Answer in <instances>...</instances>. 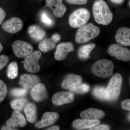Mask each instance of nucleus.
Masks as SVG:
<instances>
[{"instance_id":"nucleus-1","label":"nucleus","mask_w":130,"mask_h":130,"mask_svg":"<svg viewBox=\"0 0 130 130\" xmlns=\"http://www.w3.org/2000/svg\"><path fill=\"white\" fill-rule=\"evenodd\" d=\"M93 13L96 22L107 25L112 20L113 15L108 5L104 0H96L93 4Z\"/></svg>"},{"instance_id":"nucleus-2","label":"nucleus","mask_w":130,"mask_h":130,"mask_svg":"<svg viewBox=\"0 0 130 130\" xmlns=\"http://www.w3.org/2000/svg\"><path fill=\"white\" fill-rule=\"evenodd\" d=\"M100 28L93 23L86 24L79 28L75 36L76 43H85L94 39L100 35Z\"/></svg>"},{"instance_id":"nucleus-3","label":"nucleus","mask_w":130,"mask_h":130,"mask_svg":"<svg viewBox=\"0 0 130 130\" xmlns=\"http://www.w3.org/2000/svg\"><path fill=\"white\" fill-rule=\"evenodd\" d=\"M114 66L111 60L102 59L98 61L91 67L93 74L98 77L107 78L112 75Z\"/></svg>"},{"instance_id":"nucleus-4","label":"nucleus","mask_w":130,"mask_h":130,"mask_svg":"<svg viewBox=\"0 0 130 130\" xmlns=\"http://www.w3.org/2000/svg\"><path fill=\"white\" fill-rule=\"evenodd\" d=\"M123 83L122 76L116 73L112 77L106 89L107 101H114L118 98Z\"/></svg>"},{"instance_id":"nucleus-5","label":"nucleus","mask_w":130,"mask_h":130,"mask_svg":"<svg viewBox=\"0 0 130 130\" xmlns=\"http://www.w3.org/2000/svg\"><path fill=\"white\" fill-rule=\"evenodd\" d=\"M90 17V13L88 9L79 8L70 14L68 20L69 24L72 28H79L87 23Z\"/></svg>"},{"instance_id":"nucleus-6","label":"nucleus","mask_w":130,"mask_h":130,"mask_svg":"<svg viewBox=\"0 0 130 130\" xmlns=\"http://www.w3.org/2000/svg\"><path fill=\"white\" fill-rule=\"evenodd\" d=\"M42 56L41 51L37 50L25 57L24 66L26 71L31 73H36L40 70L38 61Z\"/></svg>"},{"instance_id":"nucleus-7","label":"nucleus","mask_w":130,"mask_h":130,"mask_svg":"<svg viewBox=\"0 0 130 130\" xmlns=\"http://www.w3.org/2000/svg\"><path fill=\"white\" fill-rule=\"evenodd\" d=\"M12 48L16 57L19 58H25L33 52L32 45L24 41L17 40L13 43Z\"/></svg>"},{"instance_id":"nucleus-8","label":"nucleus","mask_w":130,"mask_h":130,"mask_svg":"<svg viewBox=\"0 0 130 130\" xmlns=\"http://www.w3.org/2000/svg\"><path fill=\"white\" fill-rule=\"evenodd\" d=\"M108 53L110 56L115 57L117 60L125 62L130 60L129 50L119 44H114L110 45Z\"/></svg>"},{"instance_id":"nucleus-9","label":"nucleus","mask_w":130,"mask_h":130,"mask_svg":"<svg viewBox=\"0 0 130 130\" xmlns=\"http://www.w3.org/2000/svg\"><path fill=\"white\" fill-rule=\"evenodd\" d=\"M23 25V23L21 19L13 17L5 21L3 24L2 28L6 32L14 34L21 30Z\"/></svg>"},{"instance_id":"nucleus-10","label":"nucleus","mask_w":130,"mask_h":130,"mask_svg":"<svg viewBox=\"0 0 130 130\" xmlns=\"http://www.w3.org/2000/svg\"><path fill=\"white\" fill-rule=\"evenodd\" d=\"M74 99V95L72 92L61 91L55 94L52 98V102L56 106H61L72 102Z\"/></svg>"},{"instance_id":"nucleus-11","label":"nucleus","mask_w":130,"mask_h":130,"mask_svg":"<svg viewBox=\"0 0 130 130\" xmlns=\"http://www.w3.org/2000/svg\"><path fill=\"white\" fill-rule=\"evenodd\" d=\"M74 50V45L72 43H61L56 47L54 54L55 58L57 60H64L67 57L68 53L72 52Z\"/></svg>"},{"instance_id":"nucleus-12","label":"nucleus","mask_w":130,"mask_h":130,"mask_svg":"<svg viewBox=\"0 0 130 130\" xmlns=\"http://www.w3.org/2000/svg\"><path fill=\"white\" fill-rule=\"evenodd\" d=\"M63 0H46L47 6L53 11L54 16L57 18H62L66 11L67 8L62 3Z\"/></svg>"},{"instance_id":"nucleus-13","label":"nucleus","mask_w":130,"mask_h":130,"mask_svg":"<svg viewBox=\"0 0 130 130\" xmlns=\"http://www.w3.org/2000/svg\"><path fill=\"white\" fill-rule=\"evenodd\" d=\"M59 116V114L55 112H46L43 114L41 121L35 124L37 128H45L53 124L58 120Z\"/></svg>"},{"instance_id":"nucleus-14","label":"nucleus","mask_w":130,"mask_h":130,"mask_svg":"<svg viewBox=\"0 0 130 130\" xmlns=\"http://www.w3.org/2000/svg\"><path fill=\"white\" fill-rule=\"evenodd\" d=\"M115 39L118 44L122 46H130V29L125 27L119 28L115 36Z\"/></svg>"},{"instance_id":"nucleus-15","label":"nucleus","mask_w":130,"mask_h":130,"mask_svg":"<svg viewBox=\"0 0 130 130\" xmlns=\"http://www.w3.org/2000/svg\"><path fill=\"white\" fill-rule=\"evenodd\" d=\"M26 122L24 115L19 111H14L10 118L6 122L7 125L13 128H21L25 126Z\"/></svg>"},{"instance_id":"nucleus-16","label":"nucleus","mask_w":130,"mask_h":130,"mask_svg":"<svg viewBox=\"0 0 130 130\" xmlns=\"http://www.w3.org/2000/svg\"><path fill=\"white\" fill-rule=\"evenodd\" d=\"M31 95L32 99L37 102L46 100L48 97L46 87L43 84L38 83L31 89Z\"/></svg>"},{"instance_id":"nucleus-17","label":"nucleus","mask_w":130,"mask_h":130,"mask_svg":"<svg viewBox=\"0 0 130 130\" xmlns=\"http://www.w3.org/2000/svg\"><path fill=\"white\" fill-rule=\"evenodd\" d=\"M40 82V78L36 75L24 74L20 76L19 84L22 87L28 90L32 89Z\"/></svg>"},{"instance_id":"nucleus-18","label":"nucleus","mask_w":130,"mask_h":130,"mask_svg":"<svg viewBox=\"0 0 130 130\" xmlns=\"http://www.w3.org/2000/svg\"><path fill=\"white\" fill-rule=\"evenodd\" d=\"M100 121L99 120H89L82 119L74 120L73 126L77 130H84L95 127L99 125Z\"/></svg>"},{"instance_id":"nucleus-19","label":"nucleus","mask_w":130,"mask_h":130,"mask_svg":"<svg viewBox=\"0 0 130 130\" xmlns=\"http://www.w3.org/2000/svg\"><path fill=\"white\" fill-rule=\"evenodd\" d=\"M102 110L95 108H90L81 112L80 116L82 119L89 120H99L105 116Z\"/></svg>"},{"instance_id":"nucleus-20","label":"nucleus","mask_w":130,"mask_h":130,"mask_svg":"<svg viewBox=\"0 0 130 130\" xmlns=\"http://www.w3.org/2000/svg\"><path fill=\"white\" fill-rule=\"evenodd\" d=\"M28 33L31 38L36 41L43 40L46 36V32L39 26H31L28 28Z\"/></svg>"},{"instance_id":"nucleus-21","label":"nucleus","mask_w":130,"mask_h":130,"mask_svg":"<svg viewBox=\"0 0 130 130\" xmlns=\"http://www.w3.org/2000/svg\"><path fill=\"white\" fill-rule=\"evenodd\" d=\"M24 112L30 123H34L36 122L37 118V109L34 103H28L25 107Z\"/></svg>"},{"instance_id":"nucleus-22","label":"nucleus","mask_w":130,"mask_h":130,"mask_svg":"<svg viewBox=\"0 0 130 130\" xmlns=\"http://www.w3.org/2000/svg\"><path fill=\"white\" fill-rule=\"evenodd\" d=\"M82 78L81 76L74 74L68 75L61 84L63 88L67 89L71 88L73 86L81 83Z\"/></svg>"},{"instance_id":"nucleus-23","label":"nucleus","mask_w":130,"mask_h":130,"mask_svg":"<svg viewBox=\"0 0 130 130\" xmlns=\"http://www.w3.org/2000/svg\"><path fill=\"white\" fill-rule=\"evenodd\" d=\"M95 44L93 43H89L82 46L78 50V57L82 60L88 59L90 53L95 48Z\"/></svg>"},{"instance_id":"nucleus-24","label":"nucleus","mask_w":130,"mask_h":130,"mask_svg":"<svg viewBox=\"0 0 130 130\" xmlns=\"http://www.w3.org/2000/svg\"><path fill=\"white\" fill-rule=\"evenodd\" d=\"M56 45V43L51 38H46L40 43L39 45V48L42 52L46 53L54 48Z\"/></svg>"},{"instance_id":"nucleus-25","label":"nucleus","mask_w":130,"mask_h":130,"mask_svg":"<svg viewBox=\"0 0 130 130\" xmlns=\"http://www.w3.org/2000/svg\"><path fill=\"white\" fill-rule=\"evenodd\" d=\"M28 103V100L24 98H17L12 101L11 105L12 108L15 111H22L24 108L26 104Z\"/></svg>"},{"instance_id":"nucleus-26","label":"nucleus","mask_w":130,"mask_h":130,"mask_svg":"<svg viewBox=\"0 0 130 130\" xmlns=\"http://www.w3.org/2000/svg\"><path fill=\"white\" fill-rule=\"evenodd\" d=\"M93 95L98 99L107 101L106 89L103 86H96L93 90Z\"/></svg>"},{"instance_id":"nucleus-27","label":"nucleus","mask_w":130,"mask_h":130,"mask_svg":"<svg viewBox=\"0 0 130 130\" xmlns=\"http://www.w3.org/2000/svg\"><path fill=\"white\" fill-rule=\"evenodd\" d=\"M18 67L16 62H12L10 63L8 67L7 75L10 79L16 78L18 76Z\"/></svg>"},{"instance_id":"nucleus-28","label":"nucleus","mask_w":130,"mask_h":130,"mask_svg":"<svg viewBox=\"0 0 130 130\" xmlns=\"http://www.w3.org/2000/svg\"><path fill=\"white\" fill-rule=\"evenodd\" d=\"M90 87L88 85L85 84H79L69 89V91L73 93L82 94L88 92Z\"/></svg>"},{"instance_id":"nucleus-29","label":"nucleus","mask_w":130,"mask_h":130,"mask_svg":"<svg viewBox=\"0 0 130 130\" xmlns=\"http://www.w3.org/2000/svg\"><path fill=\"white\" fill-rule=\"evenodd\" d=\"M40 19L42 23L46 26H51L53 25V21L46 12H42L40 15Z\"/></svg>"},{"instance_id":"nucleus-30","label":"nucleus","mask_w":130,"mask_h":130,"mask_svg":"<svg viewBox=\"0 0 130 130\" xmlns=\"http://www.w3.org/2000/svg\"><path fill=\"white\" fill-rule=\"evenodd\" d=\"M7 85L3 81L0 80V102L5 100L7 94Z\"/></svg>"},{"instance_id":"nucleus-31","label":"nucleus","mask_w":130,"mask_h":130,"mask_svg":"<svg viewBox=\"0 0 130 130\" xmlns=\"http://www.w3.org/2000/svg\"><path fill=\"white\" fill-rule=\"evenodd\" d=\"M27 93V89L24 88H15L11 91V94L13 96L16 97H22L24 96Z\"/></svg>"},{"instance_id":"nucleus-32","label":"nucleus","mask_w":130,"mask_h":130,"mask_svg":"<svg viewBox=\"0 0 130 130\" xmlns=\"http://www.w3.org/2000/svg\"><path fill=\"white\" fill-rule=\"evenodd\" d=\"M9 61V58L6 55L0 56V70L6 66Z\"/></svg>"},{"instance_id":"nucleus-33","label":"nucleus","mask_w":130,"mask_h":130,"mask_svg":"<svg viewBox=\"0 0 130 130\" xmlns=\"http://www.w3.org/2000/svg\"><path fill=\"white\" fill-rule=\"evenodd\" d=\"M121 107L123 109L127 111H130V100L126 99L124 100L121 104Z\"/></svg>"},{"instance_id":"nucleus-34","label":"nucleus","mask_w":130,"mask_h":130,"mask_svg":"<svg viewBox=\"0 0 130 130\" xmlns=\"http://www.w3.org/2000/svg\"><path fill=\"white\" fill-rule=\"evenodd\" d=\"M69 3L78 5H85L87 3L88 0H66Z\"/></svg>"},{"instance_id":"nucleus-35","label":"nucleus","mask_w":130,"mask_h":130,"mask_svg":"<svg viewBox=\"0 0 130 130\" xmlns=\"http://www.w3.org/2000/svg\"><path fill=\"white\" fill-rule=\"evenodd\" d=\"M111 128L109 126L106 125H102L99 126H96L95 127L91 128L90 130H109Z\"/></svg>"},{"instance_id":"nucleus-36","label":"nucleus","mask_w":130,"mask_h":130,"mask_svg":"<svg viewBox=\"0 0 130 130\" xmlns=\"http://www.w3.org/2000/svg\"><path fill=\"white\" fill-rule=\"evenodd\" d=\"M50 38L54 42L56 43L60 41L61 37L60 35H59V34H57V33H55V34H54L53 35H52Z\"/></svg>"},{"instance_id":"nucleus-37","label":"nucleus","mask_w":130,"mask_h":130,"mask_svg":"<svg viewBox=\"0 0 130 130\" xmlns=\"http://www.w3.org/2000/svg\"><path fill=\"white\" fill-rule=\"evenodd\" d=\"M6 16V13L5 11L0 8V25L2 23Z\"/></svg>"},{"instance_id":"nucleus-38","label":"nucleus","mask_w":130,"mask_h":130,"mask_svg":"<svg viewBox=\"0 0 130 130\" xmlns=\"http://www.w3.org/2000/svg\"><path fill=\"white\" fill-rule=\"evenodd\" d=\"M112 2L117 5H120L122 4L124 0H110Z\"/></svg>"},{"instance_id":"nucleus-39","label":"nucleus","mask_w":130,"mask_h":130,"mask_svg":"<svg viewBox=\"0 0 130 130\" xmlns=\"http://www.w3.org/2000/svg\"><path fill=\"white\" fill-rule=\"evenodd\" d=\"M1 130H17L15 128H12L8 126H4L1 128Z\"/></svg>"},{"instance_id":"nucleus-40","label":"nucleus","mask_w":130,"mask_h":130,"mask_svg":"<svg viewBox=\"0 0 130 130\" xmlns=\"http://www.w3.org/2000/svg\"><path fill=\"white\" fill-rule=\"evenodd\" d=\"M47 130H60L59 126H55L46 129Z\"/></svg>"},{"instance_id":"nucleus-41","label":"nucleus","mask_w":130,"mask_h":130,"mask_svg":"<svg viewBox=\"0 0 130 130\" xmlns=\"http://www.w3.org/2000/svg\"><path fill=\"white\" fill-rule=\"evenodd\" d=\"M3 49V47L1 44L0 43V53L1 52V51H2Z\"/></svg>"},{"instance_id":"nucleus-42","label":"nucleus","mask_w":130,"mask_h":130,"mask_svg":"<svg viewBox=\"0 0 130 130\" xmlns=\"http://www.w3.org/2000/svg\"><path fill=\"white\" fill-rule=\"evenodd\" d=\"M129 118V120H130V114H129V116H128V119Z\"/></svg>"}]
</instances>
